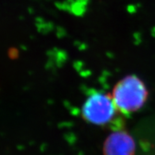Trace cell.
<instances>
[{"instance_id":"cell-2","label":"cell","mask_w":155,"mask_h":155,"mask_svg":"<svg viewBox=\"0 0 155 155\" xmlns=\"http://www.w3.org/2000/svg\"><path fill=\"white\" fill-rule=\"evenodd\" d=\"M114 101L108 96L101 93H95L86 100L83 107V116L85 119L101 125L112 119L115 112Z\"/></svg>"},{"instance_id":"cell-1","label":"cell","mask_w":155,"mask_h":155,"mask_svg":"<svg viewBox=\"0 0 155 155\" xmlns=\"http://www.w3.org/2000/svg\"><path fill=\"white\" fill-rule=\"evenodd\" d=\"M147 97V91L142 81L134 75H129L116 84L113 101L120 111L130 113L140 108Z\"/></svg>"},{"instance_id":"cell-3","label":"cell","mask_w":155,"mask_h":155,"mask_svg":"<svg viewBox=\"0 0 155 155\" xmlns=\"http://www.w3.org/2000/svg\"><path fill=\"white\" fill-rule=\"evenodd\" d=\"M135 144L133 139L124 131L112 133L104 147V155H133Z\"/></svg>"}]
</instances>
